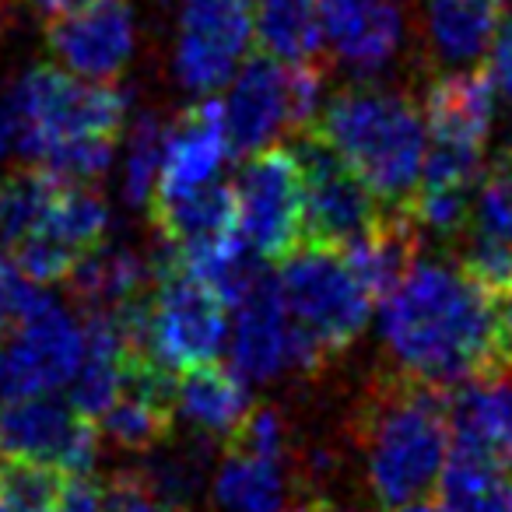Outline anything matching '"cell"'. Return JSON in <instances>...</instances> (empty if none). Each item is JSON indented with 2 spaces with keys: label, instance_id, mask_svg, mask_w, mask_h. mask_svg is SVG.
<instances>
[{
  "label": "cell",
  "instance_id": "cell-32",
  "mask_svg": "<svg viewBox=\"0 0 512 512\" xmlns=\"http://www.w3.org/2000/svg\"><path fill=\"white\" fill-rule=\"evenodd\" d=\"M491 78L495 88L512 102V22H502L495 43H491Z\"/></svg>",
  "mask_w": 512,
  "mask_h": 512
},
{
  "label": "cell",
  "instance_id": "cell-14",
  "mask_svg": "<svg viewBox=\"0 0 512 512\" xmlns=\"http://www.w3.org/2000/svg\"><path fill=\"white\" fill-rule=\"evenodd\" d=\"M460 242L463 271L491 295L505 299L512 292V148L498 151L495 162L477 179Z\"/></svg>",
  "mask_w": 512,
  "mask_h": 512
},
{
  "label": "cell",
  "instance_id": "cell-20",
  "mask_svg": "<svg viewBox=\"0 0 512 512\" xmlns=\"http://www.w3.org/2000/svg\"><path fill=\"white\" fill-rule=\"evenodd\" d=\"M421 249V225L414 221L411 207H383L376 225L344 246V260L355 271V278L365 285L372 302H386L393 288L407 278L414 264H418Z\"/></svg>",
  "mask_w": 512,
  "mask_h": 512
},
{
  "label": "cell",
  "instance_id": "cell-28",
  "mask_svg": "<svg viewBox=\"0 0 512 512\" xmlns=\"http://www.w3.org/2000/svg\"><path fill=\"white\" fill-rule=\"evenodd\" d=\"M60 470L29 460H0V512H57Z\"/></svg>",
  "mask_w": 512,
  "mask_h": 512
},
{
  "label": "cell",
  "instance_id": "cell-7",
  "mask_svg": "<svg viewBox=\"0 0 512 512\" xmlns=\"http://www.w3.org/2000/svg\"><path fill=\"white\" fill-rule=\"evenodd\" d=\"M292 137L302 172V242L334 249L351 246L376 225L383 204L316 127Z\"/></svg>",
  "mask_w": 512,
  "mask_h": 512
},
{
  "label": "cell",
  "instance_id": "cell-12",
  "mask_svg": "<svg viewBox=\"0 0 512 512\" xmlns=\"http://www.w3.org/2000/svg\"><path fill=\"white\" fill-rule=\"evenodd\" d=\"M256 32V0H183L176 74L190 92L211 95L232 78Z\"/></svg>",
  "mask_w": 512,
  "mask_h": 512
},
{
  "label": "cell",
  "instance_id": "cell-39",
  "mask_svg": "<svg viewBox=\"0 0 512 512\" xmlns=\"http://www.w3.org/2000/svg\"><path fill=\"white\" fill-rule=\"evenodd\" d=\"M0 32H4V15H0Z\"/></svg>",
  "mask_w": 512,
  "mask_h": 512
},
{
  "label": "cell",
  "instance_id": "cell-21",
  "mask_svg": "<svg viewBox=\"0 0 512 512\" xmlns=\"http://www.w3.org/2000/svg\"><path fill=\"white\" fill-rule=\"evenodd\" d=\"M148 207L162 242L179 253L239 235V207L232 186L204 183L172 197H151Z\"/></svg>",
  "mask_w": 512,
  "mask_h": 512
},
{
  "label": "cell",
  "instance_id": "cell-29",
  "mask_svg": "<svg viewBox=\"0 0 512 512\" xmlns=\"http://www.w3.org/2000/svg\"><path fill=\"white\" fill-rule=\"evenodd\" d=\"M165 151V127L151 113H141L127 137V172H123V193L134 207H148L158 183Z\"/></svg>",
  "mask_w": 512,
  "mask_h": 512
},
{
  "label": "cell",
  "instance_id": "cell-41",
  "mask_svg": "<svg viewBox=\"0 0 512 512\" xmlns=\"http://www.w3.org/2000/svg\"><path fill=\"white\" fill-rule=\"evenodd\" d=\"M498 4H505V0H498Z\"/></svg>",
  "mask_w": 512,
  "mask_h": 512
},
{
  "label": "cell",
  "instance_id": "cell-2",
  "mask_svg": "<svg viewBox=\"0 0 512 512\" xmlns=\"http://www.w3.org/2000/svg\"><path fill=\"white\" fill-rule=\"evenodd\" d=\"M365 477L383 509L425 502L442 481L453 446L449 390L404 369L376 376L355 414Z\"/></svg>",
  "mask_w": 512,
  "mask_h": 512
},
{
  "label": "cell",
  "instance_id": "cell-27",
  "mask_svg": "<svg viewBox=\"0 0 512 512\" xmlns=\"http://www.w3.org/2000/svg\"><path fill=\"white\" fill-rule=\"evenodd\" d=\"M256 43L278 60H316L323 43L320 0H256Z\"/></svg>",
  "mask_w": 512,
  "mask_h": 512
},
{
  "label": "cell",
  "instance_id": "cell-5",
  "mask_svg": "<svg viewBox=\"0 0 512 512\" xmlns=\"http://www.w3.org/2000/svg\"><path fill=\"white\" fill-rule=\"evenodd\" d=\"M278 285L295 323L330 358L348 351L369 323L372 295L334 246H316V242L295 246L281 260Z\"/></svg>",
  "mask_w": 512,
  "mask_h": 512
},
{
  "label": "cell",
  "instance_id": "cell-19",
  "mask_svg": "<svg viewBox=\"0 0 512 512\" xmlns=\"http://www.w3.org/2000/svg\"><path fill=\"white\" fill-rule=\"evenodd\" d=\"M320 25L337 57L358 74H379L400 46L393 0H320Z\"/></svg>",
  "mask_w": 512,
  "mask_h": 512
},
{
  "label": "cell",
  "instance_id": "cell-37",
  "mask_svg": "<svg viewBox=\"0 0 512 512\" xmlns=\"http://www.w3.org/2000/svg\"><path fill=\"white\" fill-rule=\"evenodd\" d=\"M502 327H505V344H509V355H512V292L502 299Z\"/></svg>",
  "mask_w": 512,
  "mask_h": 512
},
{
  "label": "cell",
  "instance_id": "cell-3",
  "mask_svg": "<svg viewBox=\"0 0 512 512\" xmlns=\"http://www.w3.org/2000/svg\"><path fill=\"white\" fill-rule=\"evenodd\" d=\"M18 148L32 165L64 179H99L127 127L130 95L113 81H78L39 64L18 81Z\"/></svg>",
  "mask_w": 512,
  "mask_h": 512
},
{
  "label": "cell",
  "instance_id": "cell-10",
  "mask_svg": "<svg viewBox=\"0 0 512 512\" xmlns=\"http://www.w3.org/2000/svg\"><path fill=\"white\" fill-rule=\"evenodd\" d=\"M81 327L46 295L15 320V334L0 341V400H25L71 383L81 365Z\"/></svg>",
  "mask_w": 512,
  "mask_h": 512
},
{
  "label": "cell",
  "instance_id": "cell-38",
  "mask_svg": "<svg viewBox=\"0 0 512 512\" xmlns=\"http://www.w3.org/2000/svg\"><path fill=\"white\" fill-rule=\"evenodd\" d=\"M386 512H439V505L411 502V505H400V509H386Z\"/></svg>",
  "mask_w": 512,
  "mask_h": 512
},
{
  "label": "cell",
  "instance_id": "cell-35",
  "mask_svg": "<svg viewBox=\"0 0 512 512\" xmlns=\"http://www.w3.org/2000/svg\"><path fill=\"white\" fill-rule=\"evenodd\" d=\"M29 4H32V11L43 18V22H53V18L67 15V11H74V8H81L85 0H29Z\"/></svg>",
  "mask_w": 512,
  "mask_h": 512
},
{
  "label": "cell",
  "instance_id": "cell-24",
  "mask_svg": "<svg viewBox=\"0 0 512 512\" xmlns=\"http://www.w3.org/2000/svg\"><path fill=\"white\" fill-rule=\"evenodd\" d=\"M214 495L228 512H288L285 460L228 442L214 477Z\"/></svg>",
  "mask_w": 512,
  "mask_h": 512
},
{
  "label": "cell",
  "instance_id": "cell-9",
  "mask_svg": "<svg viewBox=\"0 0 512 512\" xmlns=\"http://www.w3.org/2000/svg\"><path fill=\"white\" fill-rule=\"evenodd\" d=\"M232 190L242 242L264 264H281L302 242V172L295 151L267 144L246 155Z\"/></svg>",
  "mask_w": 512,
  "mask_h": 512
},
{
  "label": "cell",
  "instance_id": "cell-13",
  "mask_svg": "<svg viewBox=\"0 0 512 512\" xmlns=\"http://www.w3.org/2000/svg\"><path fill=\"white\" fill-rule=\"evenodd\" d=\"M50 53L88 81H113L134 53L130 0H85L81 8L46 22Z\"/></svg>",
  "mask_w": 512,
  "mask_h": 512
},
{
  "label": "cell",
  "instance_id": "cell-18",
  "mask_svg": "<svg viewBox=\"0 0 512 512\" xmlns=\"http://www.w3.org/2000/svg\"><path fill=\"white\" fill-rule=\"evenodd\" d=\"M425 120L432 144L446 148L481 151L488 144L491 120H495V78L491 67L481 64L474 71L446 74L428 88Z\"/></svg>",
  "mask_w": 512,
  "mask_h": 512
},
{
  "label": "cell",
  "instance_id": "cell-34",
  "mask_svg": "<svg viewBox=\"0 0 512 512\" xmlns=\"http://www.w3.org/2000/svg\"><path fill=\"white\" fill-rule=\"evenodd\" d=\"M11 323H15V302H11V285H8V260H0V341L8 337Z\"/></svg>",
  "mask_w": 512,
  "mask_h": 512
},
{
  "label": "cell",
  "instance_id": "cell-31",
  "mask_svg": "<svg viewBox=\"0 0 512 512\" xmlns=\"http://www.w3.org/2000/svg\"><path fill=\"white\" fill-rule=\"evenodd\" d=\"M57 512H102V484L88 474H64Z\"/></svg>",
  "mask_w": 512,
  "mask_h": 512
},
{
  "label": "cell",
  "instance_id": "cell-26",
  "mask_svg": "<svg viewBox=\"0 0 512 512\" xmlns=\"http://www.w3.org/2000/svg\"><path fill=\"white\" fill-rule=\"evenodd\" d=\"M60 186H64V176L43 165H25L0 179V242L15 249L36 239L50 218Z\"/></svg>",
  "mask_w": 512,
  "mask_h": 512
},
{
  "label": "cell",
  "instance_id": "cell-25",
  "mask_svg": "<svg viewBox=\"0 0 512 512\" xmlns=\"http://www.w3.org/2000/svg\"><path fill=\"white\" fill-rule=\"evenodd\" d=\"M502 15L505 4L498 0H428L435 50L453 64H470L491 50Z\"/></svg>",
  "mask_w": 512,
  "mask_h": 512
},
{
  "label": "cell",
  "instance_id": "cell-22",
  "mask_svg": "<svg viewBox=\"0 0 512 512\" xmlns=\"http://www.w3.org/2000/svg\"><path fill=\"white\" fill-rule=\"evenodd\" d=\"M176 411L200 428L204 435H225L232 439L242 428V421L253 411L246 379L235 369H225L218 362L197 365V369L179 372L176 379Z\"/></svg>",
  "mask_w": 512,
  "mask_h": 512
},
{
  "label": "cell",
  "instance_id": "cell-6",
  "mask_svg": "<svg viewBox=\"0 0 512 512\" xmlns=\"http://www.w3.org/2000/svg\"><path fill=\"white\" fill-rule=\"evenodd\" d=\"M155 295L144 316V351L179 376L218 362L228 334V302L204 278L176 264H155Z\"/></svg>",
  "mask_w": 512,
  "mask_h": 512
},
{
  "label": "cell",
  "instance_id": "cell-33",
  "mask_svg": "<svg viewBox=\"0 0 512 512\" xmlns=\"http://www.w3.org/2000/svg\"><path fill=\"white\" fill-rule=\"evenodd\" d=\"M18 148V106L15 92H0V165Z\"/></svg>",
  "mask_w": 512,
  "mask_h": 512
},
{
  "label": "cell",
  "instance_id": "cell-17",
  "mask_svg": "<svg viewBox=\"0 0 512 512\" xmlns=\"http://www.w3.org/2000/svg\"><path fill=\"white\" fill-rule=\"evenodd\" d=\"M449 428L453 449L481 456L502 470H512V376L470 379L449 393Z\"/></svg>",
  "mask_w": 512,
  "mask_h": 512
},
{
  "label": "cell",
  "instance_id": "cell-23",
  "mask_svg": "<svg viewBox=\"0 0 512 512\" xmlns=\"http://www.w3.org/2000/svg\"><path fill=\"white\" fill-rule=\"evenodd\" d=\"M151 278L155 271L130 249L95 246L74 264L67 285L85 313H106V309H120L123 302L141 299Z\"/></svg>",
  "mask_w": 512,
  "mask_h": 512
},
{
  "label": "cell",
  "instance_id": "cell-30",
  "mask_svg": "<svg viewBox=\"0 0 512 512\" xmlns=\"http://www.w3.org/2000/svg\"><path fill=\"white\" fill-rule=\"evenodd\" d=\"M102 512H190L151 484L144 470H116L102 488Z\"/></svg>",
  "mask_w": 512,
  "mask_h": 512
},
{
  "label": "cell",
  "instance_id": "cell-15",
  "mask_svg": "<svg viewBox=\"0 0 512 512\" xmlns=\"http://www.w3.org/2000/svg\"><path fill=\"white\" fill-rule=\"evenodd\" d=\"M225 130L232 155H253L288 134V67L271 53H253L228 88Z\"/></svg>",
  "mask_w": 512,
  "mask_h": 512
},
{
  "label": "cell",
  "instance_id": "cell-11",
  "mask_svg": "<svg viewBox=\"0 0 512 512\" xmlns=\"http://www.w3.org/2000/svg\"><path fill=\"white\" fill-rule=\"evenodd\" d=\"M0 453L29 460L60 474H88L99 456V428L67 400L50 393L25 400H4L0 407Z\"/></svg>",
  "mask_w": 512,
  "mask_h": 512
},
{
  "label": "cell",
  "instance_id": "cell-1",
  "mask_svg": "<svg viewBox=\"0 0 512 512\" xmlns=\"http://www.w3.org/2000/svg\"><path fill=\"white\" fill-rule=\"evenodd\" d=\"M379 330L397 369L453 390L512 372L502 299L453 264H418L383 302Z\"/></svg>",
  "mask_w": 512,
  "mask_h": 512
},
{
  "label": "cell",
  "instance_id": "cell-36",
  "mask_svg": "<svg viewBox=\"0 0 512 512\" xmlns=\"http://www.w3.org/2000/svg\"><path fill=\"white\" fill-rule=\"evenodd\" d=\"M295 512H344L337 502H330V498H309V502H302Z\"/></svg>",
  "mask_w": 512,
  "mask_h": 512
},
{
  "label": "cell",
  "instance_id": "cell-4",
  "mask_svg": "<svg viewBox=\"0 0 512 512\" xmlns=\"http://www.w3.org/2000/svg\"><path fill=\"white\" fill-rule=\"evenodd\" d=\"M313 127L365 179L379 204L411 207L425 169V123L411 99L365 81L337 92Z\"/></svg>",
  "mask_w": 512,
  "mask_h": 512
},
{
  "label": "cell",
  "instance_id": "cell-16",
  "mask_svg": "<svg viewBox=\"0 0 512 512\" xmlns=\"http://www.w3.org/2000/svg\"><path fill=\"white\" fill-rule=\"evenodd\" d=\"M232 155L225 130V106L218 99H204L183 109L169 130H165V151L158 183L151 197H172L193 186H204L218 176L221 162Z\"/></svg>",
  "mask_w": 512,
  "mask_h": 512
},
{
  "label": "cell",
  "instance_id": "cell-40",
  "mask_svg": "<svg viewBox=\"0 0 512 512\" xmlns=\"http://www.w3.org/2000/svg\"><path fill=\"white\" fill-rule=\"evenodd\" d=\"M4 4H8V0H0V8H4Z\"/></svg>",
  "mask_w": 512,
  "mask_h": 512
},
{
  "label": "cell",
  "instance_id": "cell-8",
  "mask_svg": "<svg viewBox=\"0 0 512 512\" xmlns=\"http://www.w3.org/2000/svg\"><path fill=\"white\" fill-rule=\"evenodd\" d=\"M327 358V351L288 313L278 278L267 271L235 302L232 369L242 379L267 383L281 372H316Z\"/></svg>",
  "mask_w": 512,
  "mask_h": 512
}]
</instances>
